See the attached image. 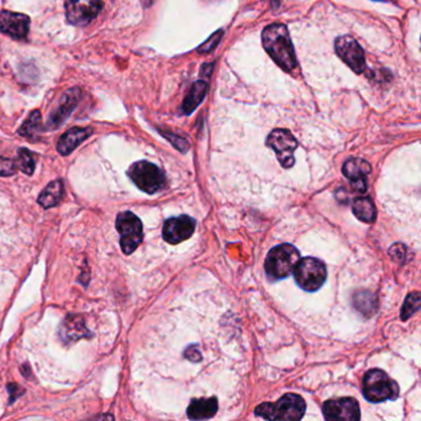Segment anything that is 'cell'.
Returning a JSON list of instances; mask_svg holds the SVG:
<instances>
[{"label": "cell", "instance_id": "cell-1", "mask_svg": "<svg viewBox=\"0 0 421 421\" xmlns=\"http://www.w3.org/2000/svg\"><path fill=\"white\" fill-rule=\"evenodd\" d=\"M262 45L272 60L287 72L297 67V57L288 29L283 24H272L262 32Z\"/></svg>", "mask_w": 421, "mask_h": 421}, {"label": "cell", "instance_id": "cell-2", "mask_svg": "<svg viewBox=\"0 0 421 421\" xmlns=\"http://www.w3.org/2000/svg\"><path fill=\"white\" fill-rule=\"evenodd\" d=\"M307 404L298 394L288 393L283 395L277 403H263L255 410L257 417L267 420L299 421L304 417Z\"/></svg>", "mask_w": 421, "mask_h": 421}, {"label": "cell", "instance_id": "cell-3", "mask_svg": "<svg viewBox=\"0 0 421 421\" xmlns=\"http://www.w3.org/2000/svg\"><path fill=\"white\" fill-rule=\"evenodd\" d=\"M300 260L298 248L289 243H282L272 248L265 262V270L270 280L287 278L293 273L294 267Z\"/></svg>", "mask_w": 421, "mask_h": 421}, {"label": "cell", "instance_id": "cell-4", "mask_svg": "<svg viewBox=\"0 0 421 421\" xmlns=\"http://www.w3.org/2000/svg\"><path fill=\"white\" fill-rule=\"evenodd\" d=\"M363 395L371 403L395 400L399 397V385L382 370H371L363 377Z\"/></svg>", "mask_w": 421, "mask_h": 421}, {"label": "cell", "instance_id": "cell-5", "mask_svg": "<svg viewBox=\"0 0 421 421\" xmlns=\"http://www.w3.org/2000/svg\"><path fill=\"white\" fill-rule=\"evenodd\" d=\"M294 280L305 292H316L323 287L328 278L324 262L315 257H305L298 261L293 270Z\"/></svg>", "mask_w": 421, "mask_h": 421}, {"label": "cell", "instance_id": "cell-6", "mask_svg": "<svg viewBox=\"0 0 421 421\" xmlns=\"http://www.w3.org/2000/svg\"><path fill=\"white\" fill-rule=\"evenodd\" d=\"M128 176L133 183L147 194H155L165 187V173L160 167L147 161L133 163L128 170Z\"/></svg>", "mask_w": 421, "mask_h": 421}, {"label": "cell", "instance_id": "cell-7", "mask_svg": "<svg viewBox=\"0 0 421 421\" xmlns=\"http://www.w3.org/2000/svg\"><path fill=\"white\" fill-rule=\"evenodd\" d=\"M116 230L120 234L121 250L126 255L133 253L143 238L142 223L131 211H124L116 218Z\"/></svg>", "mask_w": 421, "mask_h": 421}, {"label": "cell", "instance_id": "cell-8", "mask_svg": "<svg viewBox=\"0 0 421 421\" xmlns=\"http://www.w3.org/2000/svg\"><path fill=\"white\" fill-rule=\"evenodd\" d=\"M66 16L74 26H84L93 21L103 9L101 0H64Z\"/></svg>", "mask_w": 421, "mask_h": 421}, {"label": "cell", "instance_id": "cell-9", "mask_svg": "<svg viewBox=\"0 0 421 421\" xmlns=\"http://www.w3.org/2000/svg\"><path fill=\"white\" fill-rule=\"evenodd\" d=\"M267 146L275 152L277 158L284 168L293 167L295 162L294 151L297 150L298 141L290 131L284 128L273 130L267 138Z\"/></svg>", "mask_w": 421, "mask_h": 421}, {"label": "cell", "instance_id": "cell-10", "mask_svg": "<svg viewBox=\"0 0 421 421\" xmlns=\"http://www.w3.org/2000/svg\"><path fill=\"white\" fill-rule=\"evenodd\" d=\"M335 50L340 59L352 69L355 73H362L366 69L365 51L351 36H341L335 42Z\"/></svg>", "mask_w": 421, "mask_h": 421}, {"label": "cell", "instance_id": "cell-11", "mask_svg": "<svg viewBox=\"0 0 421 421\" xmlns=\"http://www.w3.org/2000/svg\"><path fill=\"white\" fill-rule=\"evenodd\" d=\"M326 420L357 421L361 419L360 405L356 399L340 398L328 400L323 405Z\"/></svg>", "mask_w": 421, "mask_h": 421}, {"label": "cell", "instance_id": "cell-12", "mask_svg": "<svg viewBox=\"0 0 421 421\" xmlns=\"http://www.w3.org/2000/svg\"><path fill=\"white\" fill-rule=\"evenodd\" d=\"M196 220L188 215H181L178 218H171L166 220L163 225V238L166 243L171 245H177V243H183L196 231Z\"/></svg>", "mask_w": 421, "mask_h": 421}, {"label": "cell", "instance_id": "cell-13", "mask_svg": "<svg viewBox=\"0 0 421 421\" xmlns=\"http://www.w3.org/2000/svg\"><path fill=\"white\" fill-rule=\"evenodd\" d=\"M30 19L28 15L4 10L0 13V31L8 36L23 40L28 36Z\"/></svg>", "mask_w": 421, "mask_h": 421}, {"label": "cell", "instance_id": "cell-14", "mask_svg": "<svg viewBox=\"0 0 421 421\" xmlns=\"http://www.w3.org/2000/svg\"><path fill=\"white\" fill-rule=\"evenodd\" d=\"M371 165L362 158H351L346 161L343 167L345 177L351 182L353 189L360 193L367 191V177L371 173Z\"/></svg>", "mask_w": 421, "mask_h": 421}, {"label": "cell", "instance_id": "cell-15", "mask_svg": "<svg viewBox=\"0 0 421 421\" xmlns=\"http://www.w3.org/2000/svg\"><path fill=\"white\" fill-rule=\"evenodd\" d=\"M81 96H82V92L79 88L69 89V92L66 93L62 98L59 108L54 111V114L50 115L46 128L49 130H56V128H60L61 125L69 119V115L72 114L74 108L79 103Z\"/></svg>", "mask_w": 421, "mask_h": 421}, {"label": "cell", "instance_id": "cell-16", "mask_svg": "<svg viewBox=\"0 0 421 421\" xmlns=\"http://www.w3.org/2000/svg\"><path fill=\"white\" fill-rule=\"evenodd\" d=\"M92 128H73L69 130L67 133H64L61 136L60 140L57 142V151L60 152L61 155H69L71 152H73L77 147L86 141L91 135H92Z\"/></svg>", "mask_w": 421, "mask_h": 421}, {"label": "cell", "instance_id": "cell-17", "mask_svg": "<svg viewBox=\"0 0 421 421\" xmlns=\"http://www.w3.org/2000/svg\"><path fill=\"white\" fill-rule=\"evenodd\" d=\"M60 336L64 343H73L83 338L91 336V333L84 325L82 316L69 315L61 326Z\"/></svg>", "mask_w": 421, "mask_h": 421}, {"label": "cell", "instance_id": "cell-18", "mask_svg": "<svg viewBox=\"0 0 421 421\" xmlns=\"http://www.w3.org/2000/svg\"><path fill=\"white\" fill-rule=\"evenodd\" d=\"M218 399L199 398L193 399L192 403L188 407V417L191 420H206L211 419L218 412Z\"/></svg>", "mask_w": 421, "mask_h": 421}, {"label": "cell", "instance_id": "cell-19", "mask_svg": "<svg viewBox=\"0 0 421 421\" xmlns=\"http://www.w3.org/2000/svg\"><path fill=\"white\" fill-rule=\"evenodd\" d=\"M208 88L209 86L206 81H198L193 84L187 96L184 98L183 104H182V111L184 114H192L193 110L197 109L198 106L202 104V101H204L206 93H208Z\"/></svg>", "mask_w": 421, "mask_h": 421}, {"label": "cell", "instance_id": "cell-20", "mask_svg": "<svg viewBox=\"0 0 421 421\" xmlns=\"http://www.w3.org/2000/svg\"><path fill=\"white\" fill-rule=\"evenodd\" d=\"M352 211L358 220L367 224L375 223L377 218L375 203L370 197L356 198L352 203Z\"/></svg>", "mask_w": 421, "mask_h": 421}, {"label": "cell", "instance_id": "cell-21", "mask_svg": "<svg viewBox=\"0 0 421 421\" xmlns=\"http://www.w3.org/2000/svg\"><path fill=\"white\" fill-rule=\"evenodd\" d=\"M64 187L62 181H54L40 194L39 203L46 209L56 206L61 202V199L64 197Z\"/></svg>", "mask_w": 421, "mask_h": 421}, {"label": "cell", "instance_id": "cell-22", "mask_svg": "<svg viewBox=\"0 0 421 421\" xmlns=\"http://www.w3.org/2000/svg\"><path fill=\"white\" fill-rule=\"evenodd\" d=\"M353 305L363 315L371 316L377 310V298L368 290H361L353 295Z\"/></svg>", "mask_w": 421, "mask_h": 421}, {"label": "cell", "instance_id": "cell-23", "mask_svg": "<svg viewBox=\"0 0 421 421\" xmlns=\"http://www.w3.org/2000/svg\"><path fill=\"white\" fill-rule=\"evenodd\" d=\"M41 114L39 110H35L32 114H30L28 120L24 123L23 126L20 128L19 133L23 135L25 138H34L35 135L41 131L42 123H41Z\"/></svg>", "mask_w": 421, "mask_h": 421}, {"label": "cell", "instance_id": "cell-24", "mask_svg": "<svg viewBox=\"0 0 421 421\" xmlns=\"http://www.w3.org/2000/svg\"><path fill=\"white\" fill-rule=\"evenodd\" d=\"M419 309H420V293L414 292V293L409 294L407 299H405L403 308H402V312H400L402 320L407 321Z\"/></svg>", "mask_w": 421, "mask_h": 421}, {"label": "cell", "instance_id": "cell-25", "mask_svg": "<svg viewBox=\"0 0 421 421\" xmlns=\"http://www.w3.org/2000/svg\"><path fill=\"white\" fill-rule=\"evenodd\" d=\"M15 165L19 170L23 171L24 173L32 174L35 171V160L31 152L26 148H20L18 151V158L15 161Z\"/></svg>", "mask_w": 421, "mask_h": 421}, {"label": "cell", "instance_id": "cell-26", "mask_svg": "<svg viewBox=\"0 0 421 421\" xmlns=\"http://www.w3.org/2000/svg\"><path fill=\"white\" fill-rule=\"evenodd\" d=\"M223 35H224V30L216 31L214 35H211L210 39H209L208 41L204 42L202 46H199L198 52H199V54H209L211 51H214V49H216V46L219 45L220 40H221Z\"/></svg>", "mask_w": 421, "mask_h": 421}, {"label": "cell", "instance_id": "cell-27", "mask_svg": "<svg viewBox=\"0 0 421 421\" xmlns=\"http://www.w3.org/2000/svg\"><path fill=\"white\" fill-rule=\"evenodd\" d=\"M16 172V165L11 160L0 156V176H13Z\"/></svg>", "mask_w": 421, "mask_h": 421}, {"label": "cell", "instance_id": "cell-28", "mask_svg": "<svg viewBox=\"0 0 421 421\" xmlns=\"http://www.w3.org/2000/svg\"><path fill=\"white\" fill-rule=\"evenodd\" d=\"M162 135L165 136V138H168L172 143H173V146L177 147L179 151L186 152L188 150V142L184 140V138H179L177 135H173V133H162Z\"/></svg>", "mask_w": 421, "mask_h": 421}, {"label": "cell", "instance_id": "cell-29", "mask_svg": "<svg viewBox=\"0 0 421 421\" xmlns=\"http://www.w3.org/2000/svg\"><path fill=\"white\" fill-rule=\"evenodd\" d=\"M270 1H272V6H273L275 9H277V8L280 6V0H270Z\"/></svg>", "mask_w": 421, "mask_h": 421}, {"label": "cell", "instance_id": "cell-30", "mask_svg": "<svg viewBox=\"0 0 421 421\" xmlns=\"http://www.w3.org/2000/svg\"><path fill=\"white\" fill-rule=\"evenodd\" d=\"M380 1H383V0H380Z\"/></svg>", "mask_w": 421, "mask_h": 421}]
</instances>
